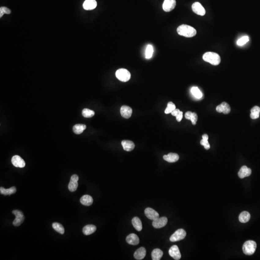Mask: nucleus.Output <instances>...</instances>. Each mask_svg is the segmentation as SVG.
<instances>
[{"label": "nucleus", "instance_id": "f257e3e1", "mask_svg": "<svg viewBox=\"0 0 260 260\" xmlns=\"http://www.w3.org/2000/svg\"><path fill=\"white\" fill-rule=\"evenodd\" d=\"M177 32L179 35L187 38L193 37L197 34V31L195 28L184 24L179 26Z\"/></svg>", "mask_w": 260, "mask_h": 260}, {"label": "nucleus", "instance_id": "f03ea898", "mask_svg": "<svg viewBox=\"0 0 260 260\" xmlns=\"http://www.w3.org/2000/svg\"><path fill=\"white\" fill-rule=\"evenodd\" d=\"M203 59L207 62L214 66L218 65L221 62V58L218 54L214 52H206L203 56Z\"/></svg>", "mask_w": 260, "mask_h": 260}, {"label": "nucleus", "instance_id": "7ed1b4c3", "mask_svg": "<svg viewBox=\"0 0 260 260\" xmlns=\"http://www.w3.org/2000/svg\"><path fill=\"white\" fill-rule=\"evenodd\" d=\"M257 248V244L253 240H248L243 244L242 249L245 254L251 255L254 253Z\"/></svg>", "mask_w": 260, "mask_h": 260}, {"label": "nucleus", "instance_id": "20e7f679", "mask_svg": "<svg viewBox=\"0 0 260 260\" xmlns=\"http://www.w3.org/2000/svg\"><path fill=\"white\" fill-rule=\"evenodd\" d=\"M117 78L121 82H126L130 80L131 78V73L127 69H120L117 70L116 72Z\"/></svg>", "mask_w": 260, "mask_h": 260}, {"label": "nucleus", "instance_id": "39448f33", "mask_svg": "<svg viewBox=\"0 0 260 260\" xmlns=\"http://www.w3.org/2000/svg\"><path fill=\"white\" fill-rule=\"evenodd\" d=\"M187 235L185 230L183 229H179L173 233L170 238L171 242H176L183 240Z\"/></svg>", "mask_w": 260, "mask_h": 260}, {"label": "nucleus", "instance_id": "423d86ee", "mask_svg": "<svg viewBox=\"0 0 260 260\" xmlns=\"http://www.w3.org/2000/svg\"><path fill=\"white\" fill-rule=\"evenodd\" d=\"M12 213L16 216V218L13 222V225L15 226L20 225L25 220L24 214L21 211L19 210H13Z\"/></svg>", "mask_w": 260, "mask_h": 260}, {"label": "nucleus", "instance_id": "0eeeda50", "mask_svg": "<svg viewBox=\"0 0 260 260\" xmlns=\"http://www.w3.org/2000/svg\"><path fill=\"white\" fill-rule=\"evenodd\" d=\"M79 176L76 174H74V175L71 176L70 178V182L69 184L68 188L70 192H74L77 190V188L78 187V181L79 180Z\"/></svg>", "mask_w": 260, "mask_h": 260}, {"label": "nucleus", "instance_id": "6e6552de", "mask_svg": "<svg viewBox=\"0 0 260 260\" xmlns=\"http://www.w3.org/2000/svg\"><path fill=\"white\" fill-rule=\"evenodd\" d=\"M168 219L166 217L158 218L153 221L152 225L155 228H161L166 225Z\"/></svg>", "mask_w": 260, "mask_h": 260}, {"label": "nucleus", "instance_id": "1a4fd4ad", "mask_svg": "<svg viewBox=\"0 0 260 260\" xmlns=\"http://www.w3.org/2000/svg\"><path fill=\"white\" fill-rule=\"evenodd\" d=\"M193 11L199 16H203L206 14V11L201 4L199 2H195L192 6Z\"/></svg>", "mask_w": 260, "mask_h": 260}, {"label": "nucleus", "instance_id": "9d476101", "mask_svg": "<svg viewBox=\"0 0 260 260\" xmlns=\"http://www.w3.org/2000/svg\"><path fill=\"white\" fill-rule=\"evenodd\" d=\"M176 0H164L162 8L164 11L168 12L173 10L176 6Z\"/></svg>", "mask_w": 260, "mask_h": 260}, {"label": "nucleus", "instance_id": "9b49d317", "mask_svg": "<svg viewBox=\"0 0 260 260\" xmlns=\"http://www.w3.org/2000/svg\"><path fill=\"white\" fill-rule=\"evenodd\" d=\"M169 253L174 260H179L181 259V253L177 246L173 245L171 247L169 251Z\"/></svg>", "mask_w": 260, "mask_h": 260}, {"label": "nucleus", "instance_id": "f8f14e48", "mask_svg": "<svg viewBox=\"0 0 260 260\" xmlns=\"http://www.w3.org/2000/svg\"><path fill=\"white\" fill-rule=\"evenodd\" d=\"M145 214L147 218L151 220L154 221L159 218V214L151 208H146L145 210Z\"/></svg>", "mask_w": 260, "mask_h": 260}, {"label": "nucleus", "instance_id": "ddd939ff", "mask_svg": "<svg viewBox=\"0 0 260 260\" xmlns=\"http://www.w3.org/2000/svg\"><path fill=\"white\" fill-rule=\"evenodd\" d=\"M12 163L16 167L23 168L25 166V161L20 156L16 155L13 157L11 160Z\"/></svg>", "mask_w": 260, "mask_h": 260}, {"label": "nucleus", "instance_id": "4468645a", "mask_svg": "<svg viewBox=\"0 0 260 260\" xmlns=\"http://www.w3.org/2000/svg\"><path fill=\"white\" fill-rule=\"evenodd\" d=\"M216 111L219 113H223L225 114H227L230 112V107L226 102H223L216 107Z\"/></svg>", "mask_w": 260, "mask_h": 260}, {"label": "nucleus", "instance_id": "2eb2a0df", "mask_svg": "<svg viewBox=\"0 0 260 260\" xmlns=\"http://www.w3.org/2000/svg\"><path fill=\"white\" fill-rule=\"evenodd\" d=\"M120 112L122 117L125 119H129L132 114V109L130 106H123L121 108Z\"/></svg>", "mask_w": 260, "mask_h": 260}, {"label": "nucleus", "instance_id": "dca6fc26", "mask_svg": "<svg viewBox=\"0 0 260 260\" xmlns=\"http://www.w3.org/2000/svg\"><path fill=\"white\" fill-rule=\"evenodd\" d=\"M251 174V170L247 167L246 166H243L240 169L238 173V175L240 178L243 179L246 177L249 176Z\"/></svg>", "mask_w": 260, "mask_h": 260}, {"label": "nucleus", "instance_id": "f3484780", "mask_svg": "<svg viewBox=\"0 0 260 260\" xmlns=\"http://www.w3.org/2000/svg\"><path fill=\"white\" fill-rule=\"evenodd\" d=\"M127 242L132 245H137L139 243V239L136 234H131L127 236Z\"/></svg>", "mask_w": 260, "mask_h": 260}, {"label": "nucleus", "instance_id": "a211bd4d", "mask_svg": "<svg viewBox=\"0 0 260 260\" xmlns=\"http://www.w3.org/2000/svg\"><path fill=\"white\" fill-rule=\"evenodd\" d=\"M97 2L95 0H85L83 4V7L86 10H92L96 8Z\"/></svg>", "mask_w": 260, "mask_h": 260}, {"label": "nucleus", "instance_id": "6ab92c4d", "mask_svg": "<svg viewBox=\"0 0 260 260\" xmlns=\"http://www.w3.org/2000/svg\"><path fill=\"white\" fill-rule=\"evenodd\" d=\"M146 255V249L144 247H141L135 251L134 253V257L136 260H142L145 258Z\"/></svg>", "mask_w": 260, "mask_h": 260}, {"label": "nucleus", "instance_id": "aec40b11", "mask_svg": "<svg viewBox=\"0 0 260 260\" xmlns=\"http://www.w3.org/2000/svg\"><path fill=\"white\" fill-rule=\"evenodd\" d=\"M163 159L167 162L173 163L175 162L178 161L179 158V156L178 154L173 153H170L167 155H164L163 156Z\"/></svg>", "mask_w": 260, "mask_h": 260}, {"label": "nucleus", "instance_id": "412c9836", "mask_svg": "<svg viewBox=\"0 0 260 260\" xmlns=\"http://www.w3.org/2000/svg\"><path fill=\"white\" fill-rule=\"evenodd\" d=\"M121 145L124 150L131 151L135 148V144L131 141L123 140L121 142Z\"/></svg>", "mask_w": 260, "mask_h": 260}, {"label": "nucleus", "instance_id": "4be33fe9", "mask_svg": "<svg viewBox=\"0 0 260 260\" xmlns=\"http://www.w3.org/2000/svg\"><path fill=\"white\" fill-rule=\"evenodd\" d=\"M96 227L93 225H88L83 228V232L85 235L88 236L95 232Z\"/></svg>", "mask_w": 260, "mask_h": 260}, {"label": "nucleus", "instance_id": "5701e85b", "mask_svg": "<svg viewBox=\"0 0 260 260\" xmlns=\"http://www.w3.org/2000/svg\"><path fill=\"white\" fill-rule=\"evenodd\" d=\"M80 202L84 206H91L93 203V199L89 195H84L80 198Z\"/></svg>", "mask_w": 260, "mask_h": 260}, {"label": "nucleus", "instance_id": "b1692460", "mask_svg": "<svg viewBox=\"0 0 260 260\" xmlns=\"http://www.w3.org/2000/svg\"><path fill=\"white\" fill-rule=\"evenodd\" d=\"M185 118L188 120H190L192 124H196L198 121V116L196 113L192 112L191 111H188L185 114Z\"/></svg>", "mask_w": 260, "mask_h": 260}, {"label": "nucleus", "instance_id": "393cba45", "mask_svg": "<svg viewBox=\"0 0 260 260\" xmlns=\"http://www.w3.org/2000/svg\"><path fill=\"white\" fill-rule=\"evenodd\" d=\"M132 225L138 231H141L142 230V224L141 221L137 217H135L132 220Z\"/></svg>", "mask_w": 260, "mask_h": 260}, {"label": "nucleus", "instance_id": "a878e982", "mask_svg": "<svg viewBox=\"0 0 260 260\" xmlns=\"http://www.w3.org/2000/svg\"><path fill=\"white\" fill-rule=\"evenodd\" d=\"M251 218V214L249 212L244 211L240 214L239 216V221L242 223H246L249 222Z\"/></svg>", "mask_w": 260, "mask_h": 260}, {"label": "nucleus", "instance_id": "bb28decb", "mask_svg": "<svg viewBox=\"0 0 260 260\" xmlns=\"http://www.w3.org/2000/svg\"><path fill=\"white\" fill-rule=\"evenodd\" d=\"M163 253L162 250L159 249H154L152 251L151 256L152 259L153 260H161L162 257L163 256Z\"/></svg>", "mask_w": 260, "mask_h": 260}, {"label": "nucleus", "instance_id": "cd10ccee", "mask_svg": "<svg viewBox=\"0 0 260 260\" xmlns=\"http://www.w3.org/2000/svg\"><path fill=\"white\" fill-rule=\"evenodd\" d=\"M17 192V189L16 187H13L10 188L9 189H5L3 187L0 188V192L2 195L5 196L7 195H11L12 194H14Z\"/></svg>", "mask_w": 260, "mask_h": 260}, {"label": "nucleus", "instance_id": "c85d7f7f", "mask_svg": "<svg viewBox=\"0 0 260 260\" xmlns=\"http://www.w3.org/2000/svg\"><path fill=\"white\" fill-rule=\"evenodd\" d=\"M86 128V126L85 124H77L75 125L73 127V131L75 134L77 135H80L82 134V132L85 130Z\"/></svg>", "mask_w": 260, "mask_h": 260}, {"label": "nucleus", "instance_id": "c756f323", "mask_svg": "<svg viewBox=\"0 0 260 260\" xmlns=\"http://www.w3.org/2000/svg\"><path fill=\"white\" fill-rule=\"evenodd\" d=\"M260 108L258 106H255L251 109V118L253 120L258 119L260 116Z\"/></svg>", "mask_w": 260, "mask_h": 260}, {"label": "nucleus", "instance_id": "7c9ffc66", "mask_svg": "<svg viewBox=\"0 0 260 260\" xmlns=\"http://www.w3.org/2000/svg\"><path fill=\"white\" fill-rule=\"evenodd\" d=\"M52 227L54 229L56 230L58 233H60L62 235L64 234V227L61 224L58 223H54L53 224H52Z\"/></svg>", "mask_w": 260, "mask_h": 260}, {"label": "nucleus", "instance_id": "2f4dec72", "mask_svg": "<svg viewBox=\"0 0 260 260\" xmlns=\"http://www.w3.org/2000/svg\"><path fill=\"white\" fill-rule=\"evenodd\" d=\"M191 92L196 98L200 99L202 97V94L197 87H193L191 88Z\"/></svg>", "mask_w": 260, "mask_h": 260}, {"label": "nucleus", "instance_id": "473e14b6", "mask_svg": "<svg viewBox=\"0 0 260 260\" xmlns=\"http://www.w3.org/2000/svg\"><path fill=\"white\" fill-rule=\"evenodd\" d=\"M95 113L93 110L88 109H84L82 111V115L84 118H92L95 115Z\"/></svg>", "mask_w": 260, "mask_h": 260}, {"label": "nucleus", "instance_id": "72a5a7b5", "mask_svg": "<svg viewBox=\"0 0 260 260\" xmlns=\"http://www.w3.org/2000/svg\"><path fill=\"white\" fill-rule=\"evenodd\" d=\"M154 50H153V47L151 45H147V49L146 50V54H145V57L147 59H150L152 58Z\"/></svg>", "mask_w": 260, "mask_h": 260}, {"label": "nucleus", "instance_id": "f704fd0d", "mask_svg": "<svg viewBox=\"0 0 260 260\" xmlns=\"http://www.w3.org/2000/svg\"><path fill=\"white\" fill-rule=\"evenodd\" d=\"M175 109H176L175 105L173 102H169L167 104V107L165 110V113L169 114V113H172V111H173Z\"/></svg>", "mask_w": 260, "mask_h": 260}, {"label": "nucleus", "instance_id": "c9c22d12", "mask_svg": "<svg viewBox=\"0 0 260 260\" xmlns=\"http://www.w3.org/2000/svg\"><path fill=\"white\" fill-rule=\"evenodd\" d=\"M249 41V37L247 36H245L242 37L241 38L239 39V40L237 41V44L239 46H242V45L246 44L247 43H248Z\"/></svg>", "mask_w": 260, "mask_h": 260}, {"label": "nucleus", "instance_id": "e433bc0d", "mask_svg": "<svg viewBox=\"0 0 260 260\" xmlns=\"http://www.w3.org/2000/svg\"><path fill=\"white\" fill-rule=\"evenodd\" d=\"M11 10L9 8L6 7H1L0 8V17H2L4 14H10Z\"/></svg>", "mask_w": 260, "mask_h": 260}, {"label": "nucleus", "instance_id": "4c0bfd02", "mask_svg": "<svg viewBox=\"0 0 260 260\" xmlns=\"http://www.w3.org/2000/svg\"><path fill=\"white\" fill-rule=\"evenodd\" d=\"M200 144L203 146L205 148L206 150H208V149H209L210 148V145L209 143L208 142V140H205L203 139H202L201 141H200Z\"/></svg>", "mask_w": 260, "mask_h": 260}, {"label": "nucleus", "instance_id": "58836bf2", "mask_svg": "<svg viewBox=\"0 0 260 260\" xmlns=\"http://www.w3.org/2000/svg\"><path fill=\"white\" fill-rule=\"evenodd\" d=\"M183 112L180 111V113H179L176 116V120L178 122H180V121H181V120H182V118H183Z\"/></svg>", "mask_w": 260, "mask_h": 260}, {"label": "nucleus", "instance_id": "ea45409f", "mask_svg": "<svg viewBox=\"0 0 260 260\" xmlns=\"http://www.w3.org/2000/svg\"><path fill=\"white\" fill-rule=\"evenodd\" d=\"M180 111H180V110H178V109H175L173 111H172L171 113H172V115L176 117L178 114L179 113H180Z\"/></svg>", "mask_w": 260, "mask_h": 260}, {"label": "nucleus", "instance_id": "a19ab883", "mask_svg": "<svg viewBox=\"0 0 260 260\" xmlns=\"http://www.w3.org/2000/svg\"><path fill=\"white\" fill-rule=\"evenodd\" d=\"M208 138H209V136H208V135H206V134H204V135H203L202 139H203V140H208Z\"/></svg>", "mask_w": 260, "mask_h": 260}]
</instances>
